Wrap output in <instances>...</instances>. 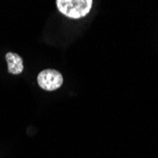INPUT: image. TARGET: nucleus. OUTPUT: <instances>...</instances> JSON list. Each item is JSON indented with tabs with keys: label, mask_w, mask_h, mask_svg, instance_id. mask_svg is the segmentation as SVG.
Returning <instances> with one entry per match:
<instances>
[{
	"label": "nucleus",
	"mask_w": 158,
	"mask_h": 158,
	"mask_svg": "<svg viewBox=\"0 0 158 158\" xmlns=\"http://www.w3.org/2000/svg\"><path fill=\"white\" fill-rule=\"evenodd\" d=\"M56 6L58 10L70 19H81L90 12L92 0H57Z\"/></svg>",
	"instance_id": "obj_1"
},
{
	"label": "nucleus",
	"mask_w": 158,
	"mask_h": 158,
	"mask_svg": "<svg viewBox=\"0 0 158 158\" xmlns=\"http://www.w3.org/2000/svg\"><path fill=\"white\" fill-rule=\"evenodd\" d=\"M38 85L46 91L59 89L64 83V78L60 71L56 69H44L37 76Z\"/></svg>",
	"instance_id": "obj_2"
},
{
	"label": "nucleus",
	"mask_w": 158,
	"mask_h": 158,
	"mask_svg": "<svg viewBox=\"0 0 158 158\" xmlns=\"http://www.w3.org/2000/svg\"><path fill=\"white\" fill-rule=\"evenodd\" d=\"M7 64H8V71L9 73L13 75L21 74L24 70V64L22 57L19 56L17 53L14 52H8L5 56Z\"/></svg>",
	"instance_id": "obj_3"
}]
</instances>
